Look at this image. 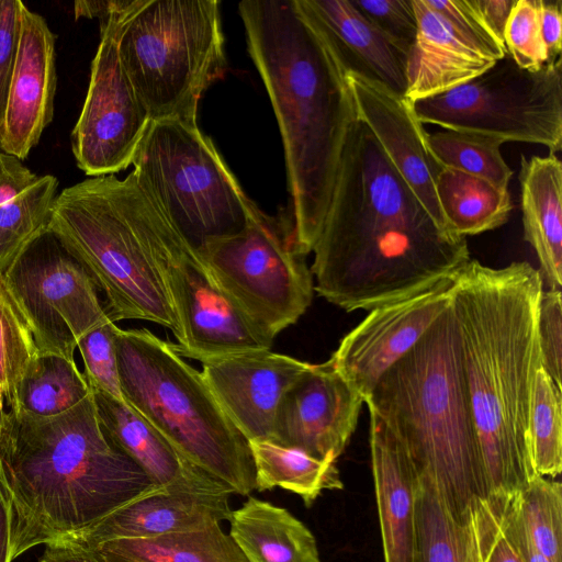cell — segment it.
<instances>
[{
  "instance_id": "obj_11",
  "label": "cell",
  "mask_w": 562,
  "mask_h": 562,
  "mask_svg": "<svg viewBox=\"0 0 562 562\" xmlns=\"http://www.w3.org/2000/svg\"><path fill=\"white\" fill-rule=\"evenodd\" d=\"M198 251L222 291L272 339L312 303L313 274L290 220L259 209L241 231L210 238Z\"/></svg>"
},
{
  "instance_id": "obj_19",
  "label": "cell",
  "mask_w": 562,
  "mask_h": 562,
  "mask_svg": "<svg viewBox=\"0 0 562 562\" xmlns=\"http://www.w3.org/2000/svg\"><path fill=\"white\" fill-rule=\"evenodd\" d=\"M356 117L375 137L389 160L429 215L447 228L437 196L441 166L428 145V133L413 104L383 85L347 72ZM449 231V229H448Z\"/></svg>"
},
{
  "instance_id": "obj_10",
  "label": "cell",
  "mask_w": 562,
  "mask_h": 562,
  "mask_svg": "<svg viewBox=\"0 0 562 562\" xmlns=\"http://www.w3.org/2000/svg\"><path fill=\"white\" fill-rule=\"evenodd\" d=\"M412 104L423 125L537 144L554 155L562 148L561 58L527 70L506 54L476 78Z\"/></svg>"
},
{
  "instance_id": "obj_29",
  "label": "cell",
  "mask_w": 562,
  "mask_h": 562,
  "mask_svg": "<svg viewBox=\"0 0 562 562\" xmlns=\"http://www.w3.org/2000/svg\"><path fill=\"white\" fill-rule=\"evenodd\" d=\"M256 491L282 487L297 494L306 507L325 490L344 487L336 462L314 458L306 452L269 441H249Z\"/></svg>"
},
{
  "instance_id": "obj_47",
  "label": "cell",
  "mask_w": 562,
  "mask_h": 562,
  "mask_svg": "<svg viewBox=\"0 0 562 562\" xmlns=\"http://www.w3.org/2000/svg\"><path fill=\"white\" fill-rule=\"evenodd\" d=\"M38 562H104L91 548L76 542L57 541L45 546Z\"/></svg>"
},
{
  "instance_id": "obj_14",
  "label": "cell",
  "mask_w": 562,
  "mask_h": 562,
  "mask_svg": "<svg viewBox=\"0 0 562 562\" xmlns=\"http://www.w3.org/2000/svg\"><path fill=\"white\" fill-rule=\"evenodd\" d=\"M133 1L123 0L100 22L88 91L70 135L77 167L90 177L114 175L132 165L151 121L117 48L121 25Z\"/></svg>"
},
{
  "instance_id": "obj_44",
  "label": "cell",
  "mask_w": 562,
  "mask_h": 562,
  "mask_svg": "<svg viewBox=\"0 0 562 562\" xmlns=\"http://www.w3.org/2000/svg\"><path fill=\"white\" fill-rule=\"evenodd\" d=\"M487 499L496 512L503 531L515 544L524 562H551L532 544L508 497Z\"/></svg>"
},
{
  "instance_id": "obj_31",
  "label": "cell",
  "mask_w": 562,
  "mask_h": 562,
  "mask_svg": "<svg viewBox=\"0 0 562 562\" xmlns=\"http://www.w3.org/2000/svg\"><path fill=\"white\" fill-rule=\"evenodd\" d=\"M91 392L75 360L38 353L20 383L16 406L12 412L52 417L69 411Z\"/></svg>"
},
{
  "instance_id": "obj_33",
  "label": "cell",
  "mask_w": 562,
  "mask_h": 562,
  "mask_svg": "<svg viewBox=\"0 0 562 562\" xmlns=\"http://www.w3.org/2000/svg\"><path fill=\"white\" fill-rule=\"evenodd\" d=\"M0 262V390L10 411L20 383L38 356L29 321L11 292Z\"/></svg>"
},
{
  "instance_id": "obj_50",
  "label": "cell",
  "mask_w": 562,
  "mask_h": 562,
  "mask_svg": "<svg viewBox=\"0 0 562 562\" xmlns=\"http://www.w3.org/2000/svg\"><path fill=\"white\" fill-rule=\"evenodd\" d=\"M10 508L0 484V562L12 561L10 548Z\"/></svg>"
},
{
  "instance_id": "obj_13",
  "label": "cell",
  "mask_w": 562,
  "mask_h": 562,
  "mask_svg": "<svg viewBox=\"0 0 562 562\" xmlns=\"http://www.w3.org/2000/svg\"><path fill=\"white\" fill-rule=\"evenodd\" d=\"M3 274L41 355L75 360L79 339L111 319L87 271L47 229L20 248Z\"/></svg>"
},
{
  "instance_id": "obj_15",
  "label": "cell",
  "mask_w": 562,
  "mask_h": 562,
  "mask_svg": "<svg viewBox=\"0 0 562 562\" xmlns=\"http://www.w3.org/2000/svg\"><path fill=\"white\" fill-rule=\"evenodd\" d=\"M453 278L374 307L340 340L329 360L363 402L383 373L413 348L448 307Z\"/></svg>"
},
{
  "instance_id": "obj_18",
  "label": "cell",
  "mask_w": 562,
  "mask_h": 562,
  "mask_svg": "<svg viewBox=\"0 0 562 562\" xmlns=\"http://www.w3.org/2000/svg\"><path fill=\"white\" fill-rule=\"evenodd\" d=\"M310 364L270 349L248 350L204 360L201 373L248 442H272L280 401Z\"/></svg>"
},
{
  "instance_id": "obj_36",
  "label": "cell",
  "mask_w": 562,
  "mask_h": 562,
  "mask_svg": "<svg viewBox=\"0 0 562 562\" xmlns=\"http://www.w3.org/2000/svg\"><path fill=\"white\" fill-rule=\"evenodd\" d=\"M58 180L45 175L9 202L0 205V232L26 243L47 229L57 196Z\"/></svg>"
},
{
  "instance_id": "obj_42",
  "label": "cell",
  "mask_w": 562,
  "mask_h": 562,
  "mask_svg": "<svg viewBox=\"0 0 562 562\" xmlns=\"http://www.w3.org/2000/svg\"><path fill=\"white\" fill-rule=\"evenodd\" d=\"M538 339L542 367L562 389V299L560 290L542 291L538 303Z\"/></svg>"
},
{
  "instance_id": "obj_3",
  "label": "cell",
  "mask_w": 562,
  "mask_h": 562,
  "mask_svg": "<svg viewBox=\"0 0 562 562\" xmlns=\"http://www.w3.org/2000/svg\"><path fill=\"white\" fill-rule=\"evenodd\" d=\"M238 10L282 137L293 243L306 256L324 222L356 117L348 70L294 0H244Z\"/></svg>"
},
{
  "instance_id": "obj_7",
  "label": "cell",
  "mask_w": 562,
  "mask_h": 562,
  "mask_svg": "<svg viewBox=\"0 0 562 562\" xmlns=\"http://www.w3.org/2000/svg\"><path fill=\"white\" fill-rule=\"evenodd\" d=\"M145 196L133 171L124 179L90 177L57 194L47 231L104 293L113 322L156 323L178 341L179 322L142 233Z\"/></svg>"
},
{
  "instance_id": "obj_26",
  "label": "cell",
  "mask_w": 562,
  "mask_h": 562,
  "mask_svg": "<svg viewBox=\"0 0 562 562\" xmlns=\"http://www.w3.org/2000/svg\"><path fill=\"white\" fill-rule=\"evenodd\" d=\"M228 521L248 562H321L312 531L283 507L249 496Z\"/></svg>"
},
{
  "instance_id": "obj_37",
  "label": "cell",
  "mask_w": 562,
  "mask_h": 562,
  "mask_svg": "<svg viewBox=\"0 0 562 562\" xmlns=\"http://www.w3.org/2000/svg\"><path fill=\"white\" fill-rule=\"evenodd\" d=\"M119 327L112 319L85 334L77 347L85 366V378L93 390L124 400L120 385L115 336Z\"/></svg>"
},
{
  "instance_id": "obj_5",
  "label": "cell",
  "mask_w": 562,
  "mask_h": 562,
  "mask_svg": "<svg viewBox=\"0 0 562 562\" xmlns=\"http://www.w3.org/2000/svg\"><path fill=\"white\" fill-rule=\"evenodd\" d=\"M364 403L401 445L416 474L428 475L453 516L467 522L472 502L484 498L483 476L451 302L383 373Z\"/></svg>"
},
{
  "instance_id": "obj_39",
  "label": "cell",
  "mask_w": 562,
  "mask_h": 562,
  "mask_svg": "<svg viewBox=\"0 0 562 562\" xmlns=\"http://www.w3.org/2000/svg\"><path fill=\"white\" fill-rule=\"evenodd\" d=\"M468 522L480 562H524L515 544L503 531L487 498L476 497L472 502Z\"/></svg>"
},
{
  "instance_id": "obj_12",
  "label": "cell",
  "mask_w": 562,
  "mask_h": 562,
  "mask_svg": "<svg viewBox=\"0 0 562 562\" xmlns=\"http://www.w3.org/2000/svg\"><path fill=\"white\" fill-rule=\"evenodd\" d=\"M145 195L140 227L179 322L176 351L202 362L229 353L270 349L273 339L222 291L199 251Z\"/></svg>"
},
{
  "instance_id": "obj_6",
  "label": "cell",
  "mask_w": 562,
  "mask_h": 562,
  "mask_svg": "<svg viewBox=\"0 0 562 562\" xmlns=\"http://www.w3.org/2000/svg\"><path fill=\"white\" fill-rule=\"evenodd\" d=\"M123 398L190 464L233 494L256 490L248 440L225 413L202 373L151 331L121 329L115 336Z\"/></svg>"
},
{
  "instance_id": "obj_1",
  "label": "cell",
  "mask_w": 562,
  "mask_h": 562,
  "mask_svg": "<svg viewBox=\"0 0 562 562\" xmlns=\"http://www.w3.org/2000/svg\"><path fill=\"white\" fill-rule=\"evenodd\" d=\"M312 251L314 290L347 312L419 292L470 260L467 238L429 215L357 117Z\"/></svg>"
},
{
  "instance_id": "obj_20",
  "label": "cell",
  "mask_w": 562,
  "mask_h": 562,
  "mask_svg": "<svg viewBox=\"0 0 562 562\" xmlns=\"http://www.w3.org/2000/svg\"><path fill=\"white\" fill-rule=\"evenodd\" d=\"M57 85L55 35L45 19L23 2L19 48L0 124V149L25 159L54 117Z\"/></svg>"
},
{
  "instance_id": "obj_28",
  "label": "cell",
  "mask_w": 562,
  "mask_h": 562,
  "mask_svg": "<svg viewBox=\"0 0 562 562\" xmlns=\"http://www.w3.org/2000/svg\"><path fill=\"white\" fill-rule=\"evenodd\" d=\"M436 191L448 229L461 237L504 225L513 210L508 188L450 168H441Z\"/></svg>"
},
{
  "instance_id": "obj_16",
  "label": "cell",
  "mask_w": 562,
  "mask_h": 562,
  "mask_svg": "<svg viewBox=\"0 0 562 562\" xmlns=\"http://www.w3.org/2000/svg\"><path fill=\"white\" fill-rule=\"evenodd\" d=\"M363 403L330 360L311 363L280 401L272 442L336 462L357 427Z\"/></svg>"
},
{
  "instance_id": "obj_45",
  "label": "cell",
  "mask_w": 562,
  "mask_h": 562,
  "mask_svg": "<svg viewBox=\"0 0 562 562\" xmlns=\"http://www.w3.org/2000/svg\"><path fill=\"white\" fill-rule=\"evenodd\" d=\"M18 157L0 151V205L9 202L37 180Z\"/></svg>"
},
{
  "instance_id": "obj_22",
  "label": "cell",
  "mask_w": 562,
  "mask_h": 562,
  "mask_svg": "<svg viewBox=\"0 0 562 562\" xmlns=\"http://www.w3.org/2000/svg\"><path fill=\"white\" fill-rule=\"evenodd\" d=\"M294 4L331 43L348 72L405 95L408 53L371 24L350 0H294Z\"/></svg>"
},
{
  "instance_id": "obj_52",
  "label": "cell",
  "mask_w": 562,
  "mask_h": 562,
  "mask_svg": "<svg viewBox=\"0 0 562 562\" xmlns=\"http://www.w3.org/2000/svg\"><path fill=\"white\" fill-rule=\"evenodd\" d=\"M469 531H470V547H469V554H468L467 562H480L479 553H477L470 527H469Z\"/></svg>"
},
{
  "instance_id": "obj_4",
  "label": "cell",
  "mask_w": 562,
  "mask_h": 562,
  "mask_svg": "<svg viewBox=\"0 0 562 562\" xmlns=\"http://www.w3.org/2000/svg\"><path fill=\"white\" fill-rule=\"evenodd\" d=\"M0 484L11 560L81 532L156 485L105 437L92 392L52 417L7 412Z\"/></svg>"
},
{
  "instance_id": "obj_21",
  "label": "cell",
  "mask_w": 562,
  "mask_h": 562,
  "mask_svg": "<svg viewBox=\"0 0 562 562\" xmlns=\"http://www.w3.org/2000/svg\"><path fill=\"white\" fill-rule=\"evenodd\" d=\"M416 38L407 56L405 99L414 103L459 87L485 72L496 61L425 0H413Z\"/></svg>"
},
{
  "instance_id": "obj_34",
  "label": "cell",
  "mask_w": 562,
  "mask_h": 562,
  "mask_svg": "<svg viewBox=\"0 0 562 562\" xmlns=\"http://www.w3.org/2000/svg\"><path fill=\"white\" fill-rule=\"evenodd\" d=\"M532 544L551 562H562V485L536 474L508 497Z\"/></svg>"
},
{
  "instance_id": "obj_2",
  "label": "cell",
  "mask_w": 562,
  "mask_h": 562,
  "mask_svg": "<svg viewBox=\"0 0 562 562\" xmlns=\"http://www.w3.org/2000/svg\"><path fill=\"white\" fill-rule=\"evenodd\" d=\"M540 271L469 260L454 276L451 303L479 439L484 498L520 492L537 474L528 447L532 387L542 366L538 339Z\"/></svg>"
},
{
  "instance_id": "obj_38",
  "label": "cell",
  "mask_w": 562,
  "mask_h": 562,
  "mask_svg": "<svg viewBox=\"0 0 562 562\" xmlns=\"http://www.w3.org/2000/svg\"><path fill=\"white\" fill-rule=\"evenodd\" d=\"M507 55L527 70L548 64L540 35L539 0H516L504 32Z\"/></svg>"
},
{
  "instance_id": "obj_23",
  "label": "cell",
  "mask_w": 562,
  "mask_h": 562,
  "mask_svg": "<svg viewBox=\"0 0 562 562\" xmlns=\"http://www.w3.org/2000/svg\"><path fill=\"white\" fill-rule=\"evenodd\" d=\"M370 413L371 470L384 562H412L417 474L381 419Z\"/></svg>"
},
{
  "instance_id": "obj_43",
  "label": "cell",
  "mask_w": 562,
  "mask_h": 562,
  "mask_svg": "<svg viewBox=\"0 0 562 562\" xmlns=\"http://www.w3.org/2000/svg\"><path fill=\"white\" fill-rule=\"evenodd\" d=\"M21 3V0H0V124L18 57Z\"/></svg>"
},
{
  "instance_id": "obj_32",
  "label": "cell",
  "mask_w": 562,
  "mask_h": 562,
  "mask_svg": "<svg viewBox=\"0 0 562 562\" xmlns=\"http://www.w3.org/2000/svg\"><path fill=\"white\" fill-rule=\"evenodd\" d=\"M528 447L538 475L555 479L562 470V389L541 366L532 387Z\"/></svg>"
},
{
  "instance_id": "obj_30",
  "label": "cell",
  "mask_w": 562,
  "mask_h": 562,
  "mask_svg": "<svg viewBox=\"0 0 562 562\" xmlns=\"http://www.w3.org/2000/svg\"><path fill=\"white\" fill-rule=\"evenodd\" d=\"M469 524L459 521L436 483L417 474L412 562H467Z\"/></svg>"
},
{
  "instance_id": "obj_51",
  "label": "cell",
  "mask_w": 562,
  "mask_h": 562,
  "mask_svg": "<svg viewBox=\"0 0 562 562\" xmlns=\"http://www.w3.org/2000/svg\"><path fill=\"white\" fill-rule=\"evenodd\" d=\"M27 243V241H26ZM25 243L18 237L0 232V262L7 263Z\"/></svg>"
},
{
  "instance_id": "obj_40",
  "label": "cell",
  "mask_w": 562,
  "mask_h": 562,
  "mask_svg": "<svg viewBox=\"0 0 562 562\" xmlns=\"http://www.w3.org/2000/svg\"><path fill=\"white\" fill-rule=\"evenodd\" d=\"M355 8L379 31L405 52L417 34L413 0H350Z\"/></svg>"
},
{
  "instance_id": "obj_24",
  "label": "cell",
  "mask_w": 562,
  "mask_h": 562,
  "mask_svg": "<svg viewBox=\"0 0 562 562\" xmlns=\"http://www.w3.org/2000/svg\"><path fill=\"white\" fill-rule=\"evenodd\" d=\"M520 203L524 238L535 250L542 281L562 285V164L557 155L521 156Z\"/></svg>"
},
{
  "instance_id": "obj_8",
  "label": "cell",
  "mask_w": 562,
  "mask_h": 562,
  "mask_svg": "<svg viewBox=\"0 0 562 562\" xmlns=\"http://www.w3.org/2000/svg\"><path fill=\"white\" fill-rule=\"evenodd\" d=\"M117 48L151 121L196 123L202 94L226 70L220 2L134 0Z\"/></svg>"
},
{
  "instance_id": "obj_48",
  "label": "cell",
  "mask_w": 562,
  "mask_h": 562,
  "mask_svg": "<svg viewBox=\"0 0 562 562\" xmlns=\"http://www.w3.org/2000/svg\"><path fill=\"white\" fill-rule=\"evenodd\" d=\"M515 2L516 0H476L488 26L503 43L505 27Z\"/></svg>"
},
{
  "instance_id": "obj_49",
  "label": "cell",
  "mask_w": 562,
  "mask_h": 562,
  "mask_svg": "<svg viewBox=\"0 0 562 562\" xmlns=\"http://www.w3.org/2000/svg\"><path fill=\"white\" fill-rule=\"evenodd\" d=\"M123 0H78L74 3L76 20L98 18L100 22L117 10Z\"/></svg>"
},
{
  "instance_id": "obj_53",
  "label": "cell",
  "mask_w": 562,
  "mask_h": 562,
  "mask_svg": "<svg viewBox=\"0 0 562 562\" xmlns=\"http://www.w3.org/2000/svg\"><path fill=\"white\" fill-rule=\"evenodd\" d=\"M3 401H4V397H3V394L0 390V436H1V430H2V425H3V420H4V416H5V411H4V405H3Z\"/></svg>"
},
{
  "instance_id": "obj_41",
  "label": "cell",
  "mask_w": 562,
  "mask_h": 562,
  "mask_svg": "<svg viewBox=\"0 0 562 562\" xmlns=\"http://www.w3.org/2000/svg\"><path fill=\"white\" fill-rule=\"evenodd\" d=\"M425 2L497 60L507 54L505 44L488 26L476 0H425Z\"/></svg>"
},
{
  "instance_id": "obj_46",
  "label": "cell",
  "mask_w": 562,
  "mask_h": 562,
  "mask_svg": "<svg viewBox=\"0 0 562 562\" xmlns=\"http://www.w3.org/2000/svg\"><path fill=\"white\" fill-rule=\"evenodd\" d=\"M540 35L546 48L548 63L561 58L562 7L561 1L539 0Z\"/></svg>"
},
{
  "instance_id": "obj_9",
  "label": "cell",
  "mask_w": 562,
  "mask_h": 562,
  "mask_svg": "<svg viewBox=\"0 0 562 562\" xmlns=\"http://www.w3.org/2000/svg\"><path fill=\"white\" fill-rule=\"evenodd\" d=\"M132 165L140 188L196 250L238 233L259 210L198 123L150 121Z\"/></svg>"
},
{
  "instance_id": "obj_35",
  "label": "cell",
  "mask_w": 562,
  "mask_h": 562,
  "mask_svg": "<svg viewBox=\"0 0 562 562\" xmlns=\"http://www.w3.org/2000/svg\"><path fill=\"white\" fill-rule=\"evenodd\" d=\"M503 142L476 133L443 130L428 134L429 148L442 168L459 170L508 188L513 170L501 153Z\"/></svg>"
},
{
  "instance_id": "obj_27",
  "label": "cell",
  "mask_w": 562,
  "mask_h": 562,
  "mask_svg": "<svg viewBox=\"0 0 562 562\" xmlns=\"http://www.w3.org/2000/svg\"><path fill=\"white\" fill-rule=\"evenodd\" d=\"M89 548L104 562H248L220 524L156 537L112 539Z\"/></svg>"
},
{
  "instance_id": "obj_25",
  "label": "cell",
  "mask_w": 562,
  "mask_h": 562,
  "mask_svg": "<svg viewBox=\"0 0 562 562\" xmlns=\"http://www.w3.org/2000/svg\"><path fill=\"white\" fill-rule=\"evenodd\" d=\"M92 390L100 426L109 441L156 485L207 477L187 462L162 435L124 400ZM211 477V476H210Z\"/></svg>"
},
{
  "instance_id": "obj_17",
  "label": "cell",
  "mask_w": 562,
  "mask_h": 562,
  "mask_svg": "<svg viewBox=\"0 0 562 562\" xmlns=\"http://www.w3.org/2000/svg\"><path fill=\"white\" fill-rule=\"evenodd\" d=\"M231 494L227 486L210 476L155 485L89 528L60 541L92 547L112 539L148 538L206 528L228 520Z\"/></svg>"
}]
</instances>
